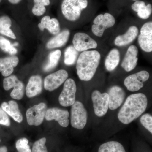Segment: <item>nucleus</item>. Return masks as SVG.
<instances>
[{
  "instance_id": "obj_2",
  "label": "nucleus",
  "mask_w": 152,
  "mask_h": 152,
  "mask_svg": "<svg viewBox=\"0 0 152 152\" xmlns=\"http://www.w3.org/2000/svg\"><path fill=\"white\" fill-rule=\"evenodd\" d=\"M100 53L96 50L83 52L77 61L76 69L79 79L89 81L94 76L101 60Z\"/></svg>"
},
{
  "instance_id": "obj_20",
  "label": "nucleus",
  "mask_w": 152,
  "mask_h": 152,
  "mask_svg": "<svg viewBox=\"0 0 152 152\" xmlns=\"http://www.w3.org/2000/svg\"><path fill=\"white\" fill-rule=\"evenodd\" d=\"M41 31L47 29L52 34L57 35L60 33L59 22L56 18L51 19L49 16H46L41 20V23L38 25Z\"/></svg>"
},
{
  "instance_id": "obj_27",
  "label": "nucleus",
  "mask_w": 152,
  "mask_h": 152,
  "mask_svg": "<svg viewBox=\"0 0 152 152\" xmlns=\"http://www.w3.org/2000/svg\"><path fill=\"white\" fill-rule=\"evenodd\" d=\"M61 55V52L58 50L51 52L49 56V62L45 66L44 70L45 72H50L54 69L58 65Z\"/></svg>"
},
{
  "instance_id": "obj_3",
  "label": "nucleus",
  "mask_w": 152,
  "mask_h": 152,
  "mask_svg": "<svg viewBox=\"0 0 152 152\" xmlns=\"http://www.w3.org/2000/svg\"><path fill=\"white\" fill-rule=\"evenodd\" d=\"M88 5V0H64L61 4L62 12L68 20L75 21Z\"/></svg>"
},
{
  "instance_id": "obj_22",
  "label": "nucleus",
  "mask_w": 152,
  "mask_h": 152,
  "mask_svg": "<svg viewBox=\"0 0 152 152\" xmlns=\"http://www.w3.org/2000/svg\"><path fill=\"white\" fill-rule=\"evenodd\" d=\"M69 36V31L67 30L63 31L48 42L47 44V48L48 49H51L63 46L67 42Z\"/></svg>"
},
{
  "instance_id": "obj_13",
  "label": "nucleus",
  "mask_w": 152,
  "mask_h": 152,
  "mask_svg": "<svg viewBox=\"0 0 152 152\" xmlns=\"http://www.w3.org/2000/svg\"><path fill=\"white\" fill-rule=\"evenodd\" d=\"M138 43L144 52L152 51V22H149L143 25L138 37Z\"/></svg>"
},
{
  "instance_id": "obj_4",
  "label": "nucleus",
  "mask_w": 152,
  "mask_h": 152,
  "mask_svg": "<svg viewBox=\"0 0 152 152\" xmlns=\"http://www.w3.org/2000/svg\"><path fill=\"white\" fill-rule=\"evenodd\" d=\"M88 114L83 104L80 101H75L72 106L71 123L72 126L81 130L86 125Z\"/></svg>"
},
{
  "instance_id": "obj_16",
  "label": "nucleus",
  "mask_w": 152,
  "mask_h": 152,
  "mask_svg": "<svg viewBox=\"0 0 152 152\" xmlns=\"http://www.w3.org/2000/svg\"><path fill=\"white\" fill-rule=\"evenodd\" d=\"M138 54V50L136 46L132 45L129 47L121 65L126 72H131L135 68L137 64Z\"/></svg>"
},
{
  "instance_id": "obj_35",
  "label": "nucleus",
  "mask_w": 152,
  "mask_h": 152,
  "mask_svg": "<svg viewBox=\"0 0 152 152\" xmlns=\"http://www.w3.org/2000/svg\"><path fill=\"white\" fill-rule=\"evenodd\" d=\"M35 4H40L44 6H48L50 4V0H34Z\"/></svg>"
},
{
  "instance_id": "obj_38",
  "label": "nucleus",
  "mask_w": 152,
  "mask_h": 152,
  "mask_svg": "<svg viewBox=\"0 0 152 152\" xmlns=\"http://www.w3.org/2000/svg\"><path fill=\"white\" fill-rule=\"evenodd\" d=\"M133 1H139V0H133Z\"/></svg>"
},
{
  "instance_id": "obj_30",
  "label": "nucleus",
  "mask_w": 152,
  "mask_h": 152,
  "mask_svg": "<svg viewBox=\"0 0 152 152\" xmlns=\"http://www.w3.org/2000/svg\"><path fill=\"white\" fill-rule=\"evenodd\" d=\"M28 140L26 138L19 139L16 143V148L18 152H31Z\"/></svg>"
},
{
  "instance_id": "obj_36",
  "label": "nucleus",
  "mask_w": 152,
  "mask_h": 152,
  "mask_svg": "<svg viewBox=\"0 0 152 152\" xmlns=\"http://www.w3.org/2000/svg\"><path fill=\"white\" fill-rule=\"evenodd\" d=\"M0 152H7V148L5 146L0 147Z\"/></svg>"
},
{
  "instance_id": "obj_12",
  "label": "nucleus",
  "mask_w": 152,
  "mask_h": 152,
  "mask_svg": "<svg viewBox=\"0 0 152 152\" xmlns=\"http://www.w3.org/2000/svg\"><path fill=\"white\" fill-rule=\"evenodd\" d=\"M69 75L66 71L61 69L47 76L44 81L45 88L52 91L59 88L67 79Z\"/></svg>"
},
{
  "instance_id": "obj_17",
  "label": "nucleus",
  "mask_w": 152,
  "mask_h": 152,
  "mask_svg": "<svg viewBox=\"0 0 152 152\" xmlns=\"http://www.w3.org/2000/svg\"><path fill=\"white\" fill-rule=\"evenodd\" d=\"M42 90V80L40 76H32L26 88V94L28 98H32L39 94Z\"/></svg>"
},
{
  "instance_id": "obj_18",
  "label": "nucleus",
  "mask_w": 152,
  "mask_h": 152,
  "mask_svg": "<svg viewBox=\"0 0 152 152\" xmlns=\"http://www.w3.org/2000/svg\"><path fill=\"white\" fill-rule=\"evenodd\" d=\"M18 63L19 58L17 56L0 58V72L4 77H8L13 72L14 68L17 66Z\"/></svg>"
},
{
  "instance_id": "obj_31",
  "label": "nucleus",
  "mask_w": 152,
  "mask_h": 152,
  "mask_svg": "<svg viewBox=\"0 0 152 152\" xmlns=\"http://www.w3.org/2000/svg\"><path fill=\"white\" fill-rule=\"evenodd\" d=\"M46 139L42 138L35 142L33 146L31 152H48L45 145Z\"/></svg>"
},
{
  "instance_id": "obj_6",
  "label": "nucleus",
  "mask_w": 152,
  "mask_h": 152,
  "mask_svg": "<svg viewBox=\"0 0 152 152\" xmlns=\"http://www.w3.org/2000/svg\"><path fill=\"white\" fill-rule=\"evenodd\" d=\"M77 86L73 79H67L65 82L62 91L59 96V102L64 107L72 105L76 101Z\"/></svg>"
},
{
  "instance_id": "obj_33",
  "label": "nucleus",
  "mask_w": 152,
  "mask_h": 152,
  "mask_svg": "<svg viewBox=\"0 0 152 152\" xmlns=\"http://www.w3.org/2000/svg\"><path fill=\"white\" fill-rule=\"evenodd\" d=\"M33 13L35 15L40 16L42 15L46 12V8L45 6L40 4H35L32 10Z\"/></svg>"
},
{
  "instance_id": "obj_1",
  "label": "nucleus",
  "mask_w": 152,
  "mask_h": 152,
  "mask_svg": "<svg viewBox=\"0 0 152 152\" xmlns=\"http://www.w3.org/2000/svg\"><path fill=\"white\" fill-rule=\"evenodd\" d=\"M148 99L142 93L130 95L118 113V119L124 124H130L140 116L146 110Z\"/></svg>"
},
{
  "instance_id": "obj_24",
  "label": "nucleus",
  "mask_w": 152,
  "mask_h": 152,
  "mask_svg": "<svg viewBox=\"0 0 152 152\" xmlns=\"http://www.w3.org/2000/svg\"><path fill=\"white\" fill-rule=\"evenodd\" d=\"M120 61V53L117 49H113L110 51L105 61L106 69L109 72L113 71L118 65Z\"/></svg>"
},
{
  "instance_id": "obj_25",
  "label": "nucleus",
  "mask_w": 152,
  "mask_h": 152,
  "mask_svg": "<svg viewBox=\"0 0 152 152\" xmlns=\"http://www.w3.org/2000/svg\"><path fill=\"white\" fill-rule=\"evenodd\" d=\"M12 21L9 17L3 16L0 17V34L13 39H16L13 32L10 28Z\"/></svg>"
},
{
  "instance_id": "obj_37",
  "label": "nucleus",
  "mask_w": 152,
  "mask_h": 152,
  "mask_svg": "<svg viewBox=\"0 0 152 152\" xmlns=\"http://www.w3.org/2000/svg\"><path fill=\"white\" fill-rule=\"evenodd\" d=\"M21 0H9V1L11 4H17L20 2Z\"/></svg>"
},
{
  "instance_id": "obj_19",
  "label": "nucleus",
  "mask_w": 152,
  "mask_h": 152,
  "mask_svg": "<svg viewBox=\"0 0 152 152\" xmlns=\"http://www.w3.org/2000/svg\"><path fill=\"white\" fill-rule=\"evenodd\" d=\"M138 33V28L135 26L130 27L125 34L116 37L115 40V44L119 47L129 45L136 39Z\"/></svg>"
},
{
  "instance_id": "obj_7",
  "label": "nucleus",
  "mask_w": 152,
  "mask_h": 152,
  "mask_svg": "<svg viewBox=\"0 0 152 152\" xmlns=\"http://www.w3.org/2000/svg\"><path fill=\"white\" fill-rule=\"evenodd\" d=\"M91 99L95 115L99 117L105 115L109 109L108 94L95 90L92 94Z\"/></svg>"
},
{
  "instance_id": "obj_9",
  "label": "nucleus",
  "mask_w": 152,
  "mask_h": 152,
  "mask_svg": "<svg viewBox=\"0 0 152 152\" xmlns=\"http://www.w3.org/2000/svg\"><path fill=\"white\" fill-rule=\"evenodd\" d=\"M47 110V106L44 103H40L28 109L26 113L28 124L30 126L40 125L45 117Z\"/></svg>"
},
{
  "instance_id": "obj_21",
  "label": "nucleus",
  "mask_w": 152,
  "mask_h": 152,
  "mask_svg": "<svg viewBox=\"0 0 152 152\" xmlns=\"http://www.w3.org/2000/svg\"><path fill=\"white\" fill-rule=\"evenodd\" d=\"M1 108L17 122H22L23 120V115L19 110L18 105L16 102L10 101L8 103L4 102L1 104Z\"/></svg>"
},
{
  "instance_id": "obj_29",
  "label": "nucleus",
  "mask_w": 152,
  "mask_h": 152,
  "mask_svg": "<svg viewBox=\"0 0 152 152\" xmlns=\"http://www.w3.org/2000/svg\"><path fill=\"white\" fill-rule=\"evenodd\" d=\"M0 48L4 51L11 55L16 54L18 52L10 41L2 37H0Z\"/></svg>"
},
{
  "instance_id": "obj_15",
  "label": "nucleus",
  "mask_w": 152,
  "mask_h": 152,
  "mask_svg": "<svg viewBox=\"0 0 152 152\" xmlns=\"http://www.w3.org/2000/svg\"><path fill=\"white\" fill-rule=\"evenodd\" d=\"M69 114L66 110L58 108H53L47 110L45 118L47 121L55 120L63 127H67L69 124Z\"/></svg>"
},
{
  "instance_id": "obj_23",
  "label": "nucleus",
  "mask_w": 152,
  "mask_h": 152,
  "mask_svg": "<svg viewBox=\"0 0 152 152\" xmlns=\"http://www.w3.org/2000/svg\"><path fill=\"white\" fill-rule=\"evenodd\" d=\"M132 8L133 11L137 13L139 18L142 19H147L149 18L152 13V5L148 4L146 5L142 1H136L132 5Z\"/></svg>"
},
{
  "instance_id": "obj_26",
  "label": "nucleus",
  "mask_w": 152,
  "mask_h": 152,
  "mask_svg": "<svg viewBox=\"0 0 152 152\" xmlns=\"http://www.w3.org/2000/svg\"><path fill=\"white\" fill-rule=\"evenodd\" d=\"M98 152H126L121 143L117 141L106 142L100 146Z\"/></svg>"
},
{
  "instance_id": "obj_5",
  "label": "nucleus",
  "mask_w": 152,
  "mask_h": 152,
  "mask_svg": "<svg viewBox=\"0 0 152 152\" xmlns=\"http://www.w3.org/2000/svg\"><path fill=\"white\" fill-rule=\"evenodd\" d=\"M115 23V20L111 14L108 13L104 15L101 14L94 20V24L92 26V31L95 36L102 37L104 31L113 26Z\"/></svg>"
},
{
  "instance_id": "obj_11",
  "label": "nucleus",
  "mask_w": 152,
  "mask_h": 152,
  "mask_svg": "<svg viewBox=\"0 0 152 152\" xmlns=\"http://www.w3.org/2000/svg\"><path fill=\"white\" fill-rule=\"evenodd\" d=\"M73 46L78 52H84L96 48L98 44L95 40L84 33H77L74 36Z\"/></svg>"
},
{
  "instance_id": "obj_39",
  "label": "nucleus",
  "mask_w": 152,
  "mask_h": 152,
  "mask_svg": "<svg viewBox=\"0 0 152 152\" xmlns=\"http://www.w3.org/2000/svg\"><path fill=\"white\" fill-rule=\"evenodd\" d=\"M2 1V0H0V3H1V2Z\"/></svg>"
},
{
  "instance_id": "obj_8",
  "label": "nucleus",
  "mask_w": 152,
  "mask_h": 152,
  "mask_svg": "<svg viewBox=\"0 0 152 152\" xmlns=\"http://www.w3.org/2000/svg\"><path fill=\"white\" fill-rule=\"evenodd\" d=\"M150 77V74L146 71H141L128 76L125 79L124 84L128 91H137L142 88L144 84Z\"/></svg>"
},
{
  "instance_id": "obj_14",
  "label": "nucleus",
  "mask_w": 152,
  "mask_h": 152,
  "mask_svg": "<svg viewBox=\"0 0 152 152\" xmlns=\"http://www.w3.org/2000/svg\"><path fill=\"white\" fill-rule=\"evenodd\" d=\"M107 94L109 98V109L112 110L118 108L126 98L124 91L118 86H113L110 88Z\"/></svg>"
},
{
  "instance_id": "obj_10",
  "label": "nucleus",
  "mask_w": 152,
  "mask_h": 152,
  "mask_svg": "<svg viewBox=\"0 0 152 152\" xmlns=\"http://www.w3.org/2000/svg\"><path fill=\"white\" fill-rule=\"evenodd\" d=\"M3 87L6 91L13 88L10 94L11 97L17 100H21L24 94V85L19 80L16 76L11 75L5 78L3 81Z\"/></svg>"
},
{
  "instance_id": "obj_34",
  "label": "nucleus",
  "mask_w": 152,
  "mask_h": 152,
  "mask_svg": "<svg viewBox=\"0 0 152 152\" xmlns=\"http://www.w3.org/2000/svg\"><path fill=\"white\" fill-rule=\"evenodd\" d=\"M10 124V121L7 114L0 108V124L9 126Z\"/></svg>"
},
{
  "instance_id": "obj_28",
  "label": "nucleus",
  "mask_w": 152,
  "mask_h": 152,
  "mask_svg": "<svg viewBox=\"0 0 152 152\" xmlns=\"http://www.w3.org/2000/svg\"><path fill=\"white\" fill-rule=\"evenodd\" d=\"M78 56V53L73 46L68 47L66 49L64 53L65 64L68 66L73 65L77 59Z\"/></svg>"
},
{
  "instance_id": "obj_40",
  "label": "nucleus",
  "mask_w": 152,
  "mask_h": 152,
  "mask_svg": "<svg viewBox=\"0 0 152 152\" xmlns=\"http://www.w3.org/2000/svg\"><path fill=\"white\" fill-rule=\"evenodd\" d=\"M0 142H1V140H0Z\"/></svg>"
},
{
  "instance_id": "obj_32",
  "label": "nucleus",
  "mask_w": 152,
  "mask_h": 152,
  "mask_svg": "<svg viewBox=\"0 0 152 152\" xmlns=\"http://www.w3.org/2000/svg\"><path fill=\"white\" fill-rule=\"evenodd\" d=\"M142 125L152 134V116L151 114L146 113L142 115L140 119Z\"/></svg>"
}]
</instances>
